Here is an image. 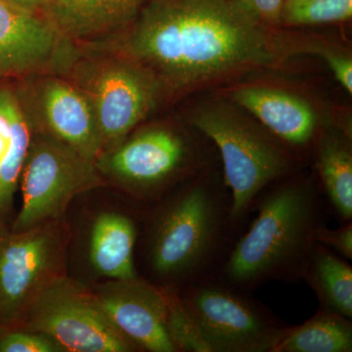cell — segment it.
Returning a JSON list of instances; mask_svg holds the SVG:
<instances>
[{
	"mask_svg": "<svg viewBox=\"0 0 352 352\" xmlns=\"http://www.w3.org/2000/svg\"><path fill=\"white\" fill-rule=\"evenodd\" d=\"M168 292L166 329L175 352H208L195 322L180 300L175 289Z\"/></svg>",
	"mask_w": 352,
	"mask_h": 352,
	"instance_id": "obj_21",
	"label": "cell"
},
{
	"mask_svg": "<svg viewBox=\"0 0 352 352\" xmlns=\"http://www.w3.org/2000/svg\"><path fill=\"white\" fill-rule=\"evenodd\" d=\"M138 240L135 222L119 212H102L95 219L89 243V259L97 273L113 280L138 276L134 263Z\"/></svg>",
	"mask_w": 352,
	"mask_h": 352,
	"instance_id": "obj_17",
	"label": "cell"
},
{
	"mask_svg": "<svg viewBox=\"0 0 352 352\" xmlns=\"http://www.w3.org/2000/svg\"><path fill=\"white\" fill-rule=\"evenodd\" d=\"M258 22L276 24L281 19L285 0H236Z\"/></svg>",
	"mask_w": 352,
	"mask_h": 352,
	"instance_id": "obj_26",
	"label": "cell"
},
{
	"mask_svg": "<svg viewBox=\"0 0 352 352\" xmlns=\"http://www.w3.org/2000/svg\"><path fill=\"white\" fill-rule=\"evenodd\" d=\"M146 259L155 285L179 289L217 274L243 232L232 219L223 173L201 170L161 205L150 220Z\"/></svg>",
	"mask_w": 352,
	"mask_h": 352,
	"instance_id": "obj_2",
	"label": "cell"
},
{
	"mask_svg": "<svg viewBox=\"0 0 352 352\" xmlns=\"http://www.w3.org/2000/svg\"><path fill=\"white\" fill-rule=\"evenodd\" d=\"M63 41L41 14L0 0V78L47 69L59 55Z\"/></svg>",
	"mask_w": 352,
	"mask_h": 352,
	"instance_id": "obj_13",
	"label": "cell"
},
{
	"mask_svg": "<svg viewBox=\"0 0 352 352\" xmlns=\"http://www.w3.org/2000/svg\"><path fill=\"white\" fill-rule=\"evenodd\" d=\"M351 320L319 307L305 323L288 326L271 352H351Z\"/></svg>",
	"mask_w": 352,
	"mask_h": 352,
	"instance_id": "obj_20",
	"label": "cell"
},
{
	"mask_svg": "<svg viewBox=\"0 0 352 352\" xmlns=\"http://www.w3.org/2000/svg\"><path fill=\"white\" fill-rule=\"evenodd\" d=\"M316 170L328 210L342 223L352 221V151L349 139L324 134L316 148Z\"/></svg>",
	"mask_w": 352,
	"mask_h": 352,
	"instance_id": "obj_18",
	"label": "cell"
},
{
	"mask_svg": "<svg viewBox=\"0 0 352 352\" xmlns=\"http://www.w3.org/2000/svg\"><path fill=\"white\" fill-rule=\"evenodd\" d=\"M233 99L289 147L305 148L314 140L317 116L300 97L273 88L248 87L236 90Z\"/></svg>",
	"mask_w": 352,
	"mask_h": 352,
	"instance_id": "obj_14",
	"label": "cell"
},
{
	"mask_svg": "<svg viewBox=\"0 0 352 352\" xmlns=\"http://www.w3.org/2000/svg\"><path fill=\"white\" fill-rule=\"evenodd\" d=\"M50 1V0H41V9L43 8V7L45 6V4H47ZM39 12H41V10H39Z\"/></svg>",
	"mask_w": 352,
	"mask_h": 352,
	"instance_id": "obj_29",
	"label": "cell"
},
{
	"mask_svg": "<svg viewBox=\"0 0 352 352\" xmlns=\"http://www.w3.org/2000/svg\"><path fill=\"white\" fill-rule=\"evenodd\" d=\"M307 51H311L315 54H318L319 56L325 60L326 63L328 64L329 68L333 72L335 78H337L338 82L342 85V87L351 94L352 92V61L351 58L347 56L346 54L338 52L333 50H328V48L318 47H308Z\"/></svg>",
	"mask_w": 352,
	"mask_h": 352,
	"instance_id": "obj_25",
	"label": "cell"
},
{
	"mask_svg": "<svg viewBox=\"0 0 352 352\" xmlns=\"http://www.w3.org/2000/svg\"><path fill=\"white\" fill-rule=\"evenodd\" d=\"M22 207L11 230H29L63 219L76 196L101 184L94 161L41 131L32 136L22 173Z\"/></svg>",
	"mask_w": 352,
	"mask_h": 352,
	"instance_id": "obj_6",
	"label": "cell"
},
{
	"mask_svg": "<svg viewBox=\"0 0 352 352\" xmlns=\"http://www.w3.org/2000/svg\"><path fill=\"white\" fill-rule=\"evenodd\" d=\"M176 291L208 352H271L288 327L249 292L219 274Z\"/></svg>",
	"mask_w": 352,
	"mask_h": 352,
	"instance_id": "obj_5",
	"label": "cell"
},
{
	"mask_svg": "<svg viewBox=\"0 0 352 352\" xmlns=\"http://www.w3.org/2000/svg\"><path fill=\"white\" fill-rule=\"evenodd\" d=\"M302 280L314 289L319 307L352 319V266L349 261L316 243Z\"/></svg>",
	"mask_w": 352,
	"mask_h": 352,
	"instance_id": "obj_19",
	"label": "cell"
},
{
	"mask_svg": "<svg viewBox=\"0 0 352 352\" xmlns=\"http://www.w3.org/2000/svg\"><path fill=\"white\" fill-rule=\"evenodd\" d=\"M94 73L83 92L94 108L103 143L120 140L149 112L156 85L126 59L104 62Z\"/></svg>",
	"mask_w": 352,
	"mask_h": 352,
	"instance_id": "obj_10",
	"label": "cell"
},
{
	"mask_svg": "<svg viewBox=\"0 0 352 352\" xmlns=\"http://www.w3.org/2000/svg\"><path fill=\"white\" fill-rule=\"evenodd\" d=\"M59 344L44 333L32 331H10L0 338V352H62Z\"/></svg>",
	"mask_w": 352,
	"mask_h": 352,
	"instance_id": "obj_23",
	"label": "cell"
},
{
	"mask_svg": "<svg viewBox=\"0 0 352 352\" xmlns=\"http://www.w3.org/2000/svg\"><path fill=\"white\" fill-rule=\"evenodd\" d=\"M8 1L28 12L39 13L41 10V0H8Z\"/></svg>",
	"mask_w": 352,
	"mask_h": 352,
	"instance_id": "obj_27",
	"label": "cell"
},
{
	"mask_svg": "<svg viewBox=\"0 0 352 352\" xmlns=\"http://www.w3.org/2000/svg\"><path fill=\"white\" fill-rule=\"evenodd\" d=\"M63 219L15 232L0 226V326H19L38 296L65 275Z\"/></svg>",
	"mask_w": 352,
	"mask_h": 352,
	"instance_id": "obj_7",
	"label": "cell"
},
{
	"mask_svg": "<svg viewBox=\"0 0 352 352\" xmlns=\"http://www.w3.org/2000/svg\"><path fill=\"white\" fill-rule=\"evenodd\" d=\"M352 0H309L282 10L281 19L291 25H319L351 19Z\"/></svg>",
	"mask_w": 352,
	"mask_h": 352,
	"instance_id": "obj_22",
	"label": "cell"
},
{
	"mask_svg": "<svg viewBox=\"0 0 352 352\" xmlns=\"http://www.w3.org/2000/svg\"><path fill=\"white\" fill-rule=\"evenodd\" d=\"M34 136V120L12 90L0 89V212L11 206Z\"/></svg>",
	"mask_w": 352,
	"mask_h": 352,
	"instance_id": "obj_16",
	"label": "cell"
},
{
	"mask_svg": "<svg viewBox=\"0 0 352 352\" xmlns=\"http://www.w3.org/2000/svg\"><path fill=\"white\" fill-rule=\"evenodd\" d=\"M122 52L170 91L273 60L263 24L236 0H149Z\"/></svg>",
	"mask_w": 352,
	"mask_h": 352,
	"instance_id": "obj_1",
	"label": "cell"
},
{
	"mask_svg": "<svg viewBox=\"0 0 352 352\" xmlns=\"http://www.w3.org/2000/svg\"><path fill=\"white\" fill-rule=\"evenodd\" d=\"M19 326L50 336L64 351H139L111 321L94 291L65 275L38 296Z\"/></svg>",
	"mask_w": 352,
	"mask_h": 352,
	"instance_id": "obj_8",
	"label": "cell"
},
{
	"mask_svg": "<svg viewBox=\"0 0 352 352\" xmlns=\"http://www.w3.org/2000/svg\"><path fill=\"white\" fill-rule=\"evenodd\" d=\"M194 126L214 143L232 198V219L243 229L266 188L295 173V157L272 133L223 108L195 113Z\"/></svg>",
	"mask_w": 352,
	"mask_h": 352,
	"instance_id": "obj_4",
	"label": "cell"
},
{
	"mask_svg": "<svg viewBox=\"0 0 352 352\" xmlns=\"http://www.w3.org/2000/svg\"><path fill=\"white\" fill-rule=\"evenodd\" d=\"M96 164L142 200L159 199L176 183L203 170L195 145L178 132L160 126L139 132L99 157Z\"/></svg>",
	"mask_w": 352,
	"mask_h": 352,
	"instance_id": "obj_9",
	"label": "cell"
},
{
	"mask_svg": "<svg viewBox=\"0 0 352 352\" xmlns=\"http://www.w3.org/2000/svg\"><path fill=\"white\" fill-rule=\"evenodd\" d=\"M149 0H50L41 15L65 39L112 34L136 19Z\"/></svg>",
	"mask_w": 352,
	"mask_h": 352,
	"instance_id": "obj_15",
	"label": "cell"
},
{
	"mask_svg": "<svg viewBox=\"0 0 352 352\" xmlns=\"http://www.w3.org/2000/svg\"><path fill=\"white\" fill-rule=\"evenodd\" d=\"M315 242L325 245L346 261L352 259V221L342 223L337 229L324 224L317 230Z\"/></svg>",
	"mask_w": 352,
	"mask_h": 352,
	"instance_id": "obj_24",
	"label": "cell"
},
{
	"mask_svg": "<svg viewBox=\"0 0 352 352\" xmlns=\"http://www.w3.org/2000/svg\"><path fill=\"white\" fill-rule=\"evenodd\" d=\"M309 1V0H285L283 8L286 7L296 6V4L303 3V2Z\"/></svg>",
	"mask_w": 352,
	"mask_h": 352,
	"instance_id": "obj_28",
	"label": "cell"
},
{
	"mask_svg": "<svg viewBox=\"0 0 352 352\" xmlns=\"http://www.w3.org/2000/svg\"><path fill=\"white\" fill-rule=\"evenodd\" d=\"M41 131L96 163L103 149L94 108L85 92L56 78L44 80L36 94Z\"/></svg>",
	"mask_w": 352,
	"mask_h": 352,
	"instance_id": "obj_12",
	"label": "cell"
},
{
	"mask_svg": "<svg viewBox=\"0 0 352 352\" xmlns=\"http://www.w3.org/2000/svg\"><path fill=\"white\" fill-rule=\"evenodd\" d=\"M254 208V221L217 274L249 293L270 282L302 281L315 235L327 217L318 180L287 176L264 190Z\"/></svg>",
	"mask_w": 352,
	"mask_h": 352,
	"instance_id": "obj_3",
	"label": "cell"
},
{
	"mask_svg": "<svg viewBox=\"0 0 352 352\" xmlns=\"http://www.w3.org/2000/svg\"><path fill=\"white\" fill-rule=\"evenodd\" d=\"M94 293L116 327L138 347L175 352L168 329V292L139 276L113 280Z\"/></svg>",
	"mask_w": 352,
	"mask_h": 352,
	"instance_id": "obj_11",
	"label": "cell"
}]
</instances>
